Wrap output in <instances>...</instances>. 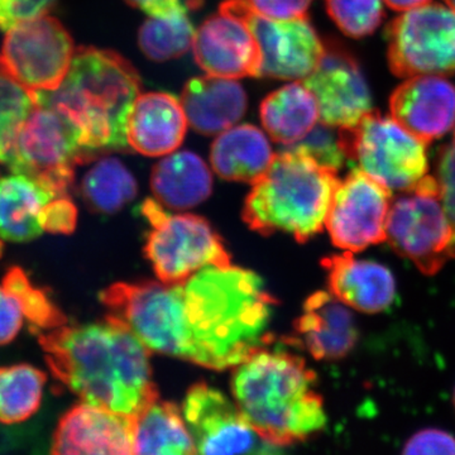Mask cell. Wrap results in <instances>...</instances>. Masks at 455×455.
Returning a JSON list of instances; mask_svg holds the SVG:
<instances>
[{"label":"cell","instance_id":"obj_1","mask_svg":"<svg viewBox=\"0 0 455 455\" xmlns=\"http://www.w3.org/2000/svg\"><path fill=\"white\" fill-rule=\"evenodd\" d=\"M100 300L151 353L215 371L268 346L276 304L256 274L232 265L209 266L178 283H114Z\"/></svg>","mask_w":455,"mask_h":455},{"label":"cell","instance_id":"obj_2","mask_svg":"<svg viewBox=\"0 0 455 455\" xmlns=\"http://www.w3.org/2000/svg\"><path fill=\"white\" fill-rule=\"evenodd\" d=\"M36 335L51 372L83 403L134 416L157 400L151 350L114 317Z\"/></svg>","mask_w":455,"mask_h":455},{"label":"cell","instance_id":"obj_3","mask_svg":"<svg viewBox=\"0 0 455 455\" xmlns=\"http://www.w3.org/2000/svg\"><path fill=\"white\" fill-rule=\"evenodd\" d=\"M32 92L38 106L53 108L74 125L90 158L130 147L127 121L140 94V77L119 53L82 47L59 88Z\"/></svg>","mask_w":455,"mask_h":455},{"label":"cell","instance_id":"obj_4","mask_svg":"<svg viewBox=\"0 0 455 455\" xmlns=\"http://www.w3.org/2000/svg\"><path fill=\"white\" fill-rule=\"evenodd\" d=\"M315 373L304 359L263 347L235 367L232 390L242 414L269 444L289 447L324 429Z\"/></svg>","mask_w":455,"mask_h":455},{"label":"cell","instance_id":"obj_5","mask_svg":"<svg viewBox=\"0 0 455 455\" xmlns=\"http://www.w3.org/2000/svg\"><path fill=\"white\" fill-rule=\"evenodd\" d=\"M339 180L296 147L274 156L245 199L243 220L260 235L286 233L309 241L325 227Z\"/></svg>","mask_w":455,"mask_h":455},{"label":"cell","instance_id":"obj_6","mask_svg":"<svg viewBox=\"0 0 455 455\" xmlns=\"http://www.w3.org/2000/svg\"><path fill=\"white\" fill-rule=\"evenodd\" d=\"M339 134L348 160L390 191L412 190L429 175L427 145L392 116L372 109Z\"/></svg>","mask_w":455,"mask_h":455},{"label":"cell","instance_id":"obj_7","mask_svg":"<svg viewBox=\"0 0 455 455\" xmlns=\"http://www.w3.org/2000/svg\"><path fill=\"white\" fill-rule=\"evenodd\" d=\"M142 212L152 227L146 256L161 283H178L209 266L232 265L220 236L204 218L169 214L155 200H146Z\"/></svg>","mask_w":455,"mask_h":455},{"label":"cell","instance_id":"obj_8","mask_svg":"<svg viewBox=\"0 0 455 455\" xmlns=\"http://www.w3.org/2000/svg\"><path fill=\"white\" fill-rule=\"evenodd\" d=\"M386 241L421 274H438L451 257L453 229L433 175L391 204Z\"/></svg>","mask_w":455,"mask_h":455},{"label":"cell","instance_id":"obj_9","mask_svg":"<svg viewBox=\"0 0 455 455\" xmlns=\"http://www.w3.org/2000/svg\"><path fill=\"white\" fill-rule=\"evenodd\" d=\"M79 136L61 113L36 106L18 133L7 161L9 170L38 180L57 196H68L75 166L89 160Z\"/></svg>","mask_w":455,"mask_h":455},{"label":"cell","instance_id":"obj_10","mask_svg":"<svg viewBox=\"0 0 455 455\" xmlns=\"http://www.w3.org/2000/svg\"><path fill=\"white\" fill-rule=\"evenodd\" d=\"M387 59L401 79L455 73V12L427 3L403 12L387 28Z\"/></svg>","mask_w":455,"mask_h":455},{"label":"cell","instance_id":"obj_11","mask_svg":"<svg viewBox=\"0 0 455 455\" xmlns=\"http://www.w3.org/2000/svg\"><path fill=\"white\" fill-rule=\"evenodd\" d=\"M220 12L242 20L253 33L262 55L259 77L302 82L319 65L324 44L309 18L272 20L254 11L248 0H224Z\"/></svg>","mask_w":455,"mask_h":455},{"label":"cell","instance_id":"obj_12","mask_svg":"<svg viewBox=\"0 0 455 455\" xmlns=\"http://www.w3.org/2000/svg\"><path fill=\"white\" fill-rule=\"evenodd\" d=\"M75 51L65 27L46 14L7 31L0 65L29 92H51L64 82Z\"/></svg>","mask_w":455,"mask_h":455},{"label":"cell","instance_id":"obj_13","mask_svg":"<svg viewBox=\"0 0 455 455\" xmlns=\"http://www.w3.org/2000/svg\"><path fill=\"white\" fill-rule=\"evenodd\" d=\"M391 191L361 169L350 171L334 194L325 227L335 247L358 253L386 241Z\"/></svg>","mask_w":455,"mask_h":455},{"label":"cell","instance_id":"obj_14","mask_svg":"<svg viewBox=\"0 0 455 455\" xmlns=\"http://www.w3.org/2000/svg\"><path fill=\"white\" fill-rule=\"evenodd\" d=\"M185 423L200 454H271L269 444L242 414L235 401L205 383L193 386L184 401Z\"/></svg>","mask_w":455,"mask_h":455},{"label":"cell","instance_id":"obj_15","mask_svg":"<svg viewBox=\"0 0 455 455\" xmlns=\"http://www.w3.org/2000/svg\"><path fill=\"white\" fill-rule=\"evenodd\" d=\"M302 83L316 99L319 121L331 127H352L372 110L370 88L357 60L339 42H324L319 65Z\"/></svg>","mask_w":455,"mask_h":455},{"label":"cell","instance_id":"obj_16","mask_svg":"<svg viewBox=\"0 0 455 455\" xmlns=\"http://www.w3.org/2000/svg\"><path fill=\"white\" fill-rule=\"evenodd\" d=\"M197 65L212 76L259 77L262 55L253 33L242 20L221 13L209 17L193 42Z\"/></svg>","mask_w":455,"mask_h":455},{"label":"cell","instance_id":"obj_17","mask_svg":"<svg viewBox=\"0 0 455 455\" xmlns=\"http://www.w3.org/2000/svg\"><path fill=\"white\" fill-rule=\"evenodd\" d=\"M390 112L403 130L429 145L453 130L455 85L438 75L409 77L392 92Z\"/></svg>","mask_w":455,"mask_h":455},{"label":"cell","instance_id":"obj_18","mask_svg":"<svg viewBox=\"0 0 455 455\" xmlns=\"http://www.w3.org/2000/svg\"><path fill=\"white\" fill-rule=\"evenodd\" d=\"M53 454H134L133 416L83 403L60 420Z\"/></svg>","mask_w":455,"mask_h":455},{"label":"cell","instance_id":"obj_19","mask_svg":"<svg viewBox=\"0 0 455 455\" xmlns=\"http://www.w3.org/2000/svg\"><path fill=\"white\" fill-rule=\"evenodd\" d=\"M328 272L329 290L338 300L359 313L379 314L396 298V281L390 269L374 260L344 252L322 262Z\"/></svg>","mask_w":455,"mask_h":455},{"label":"cell","instance_id":"obj_20","mask_svg":"<svg viewBox=\"0 0 455 455\" xmlns=\"http://www.w3.org/2000/svg\"><path fill=\"white\" fill-rule=\"evenodd\" d=\"M188 124L181 101L172 95L140 94L128 116V146L149 157L172 154L181 146Z\"/></svg>","mask_w":455,"mask_h":455},{"label":"cell","instance_id":"obj_21","mask_svg":"<svg viewBox=\"0 0 455 455\" xmlns=\"http://www.w3.org/2000/svg\"><path fill=\"white\" fill-rule=\"evenodd\" d=\"M295 329L314 358L334 361L346 357L358 340V329L349 307L331 292L313 293L304 305Z\"/></svg>","mask_w":455,"mask_h":455},{"label":"cell","instance_id":"obj_22","mask_svg":"<svg viewBox=\"0 0 455 455\" xmlns=\"http://www.w3.org/2000/svg\"><path fill=\"white\" fill-rule=\"evenodd\" d=\"M181 104L188 124L197 133L214 136L241 121L247 110V94L235 79L208 74L187 83Z\"/></svg>","mask_w":455,"mask_h":455},{"label":"cell","instance_id":"obj_23","mask_svg":"<svg viewBox=\"0 0 455 455\" xmlns=\"http://www.w3.org/2000/svg\"><path fill=\"white\" fill-rule=\"evenodd\" d=\"M59 196L38 180L23 173L0 178V238L11 242L37 238L44 233V208Z\"/></svg>","mask_w":455,"mask_h":455},{"label":"cell","instance_id":"obj_24","mask_svg":"<svg viewBox=\"0 0 455 455\" xmlns=\"http://www.w3.org/2000/svg\"><path fill=\"white\" fill-rule=\"evenodd\" d=\"M152 193L158 203L175 211H185L211 196V170L200 156L179 151L163 158L152 171Z\"/></svg>","mask_w":455,"mask_h":455},{"label":"cell","instance_id":"obj_25","mask_svg":"<svg viewBox=\"0 0 455 455\" xmlns=\"http://www.w3.org/2000/svg\"><path fill=\"white\" fill-rule=\"evenodd\" d=\"M274 156L262 131L242 124L224 131L214 140L211 163L221 179L253 184L268 169Z\"/></svg>","mask_w":455,"mask_h":455},{"label":"cell","instance_id":"obj_26","mask_svg":"<svg viewBox=\"0 0 455 455\" xmlns=\"http://www.w3.org/2000/svg\"><path fill=\"white\" fill-rule=\"evenodd\" d=\"M259 116L268 136L286 147L304 139L320 119L316 99L302 82L271 92L260 104Z\"/></svg>","mask_w":455,"mask_h":455},{"label":"cell","instance_id":"obj_27","mask_svg":"<svg viewBox=\"0 0 455 455\" xmlns=\"http://www.w3.org/2000/svg\"><path fill=\"white\" fill-rule=\"evenodd\" d=\"M134 454H196L184 415L173 403H149L133 416Z\"/></svg>","mask_w":455,"mask_h":455},{"label":"cell","instance_id":"obj_28","mask_svg":"<svg viewBox=\"0 0 455 455\" xmlns=\"http://www.w3.org/2000/svg\"><path fill=\"white\" fill-rule=\"evenodd\" d=\"M82 193L92 212L113 214L136 197L137 182L118 158L106 157L86 173Z\"/></svg>","mask_w":455,"mask_h":455},{"label":"cell","instance_id":"obj_29","mask_svg":"<svg viewBox=\"0 0 455 455\" xmlns=\"http://www.w3.org/2000/svg\"><path fill=\"white\" fill-rule=\"evenodd\" d=\"M46 374L28 364L0 367V423L18 424L40 409Z\"/></svg>","mask_w":455,"mask_h":455},{"label":"cell","instance_id":"obj_30","mask_svg":"<svg viewBox=\"0 0 455 455\" xmlns=\"http://www.w3.org/2000/svg\"><path fill=\"white\" fill-rule=\"evenodd\" d=\"M196 29L187 16V9L169 16L149 17L140 27V50L152 61L164 62L187 53L193 46Z\"/></svg>","mask_w":455,"mask_h":455},{"label":"cell","instance_id":"obj_31","mask_svg":"<svg viewBox=\"0 0 455 455\" xmlns=\"http://www.w3.org/2000/svg\"><path fill=\"white\" fill-rule=\"evenodd\" d=\"M36 106L33 92L0 65V164H7L18 133Z\"/></svg>","mask_w":455,"mask_h":455},{"label":"cell","instance_id":"obj_32","mask_svg":"<svg viewBox=\"0 0 455 455\" xmlns=\"http://www.w3.org/2000/svg\"><path fill=\"white\" fill-rule=\"evenodd\" d=\"M3 284L16 292L22 301L26 319L31 324L33 333L51 331L68 323L64 314L51 301L47 293L33 286L22 268L9 269L3 278Z\"/></svg>","mask_w":455,"mask_h":455},{"label":"cell","instance_id":"obj_33","mask_svg":"<svg viewBox=\"0 0 455 455\" xmlns=\"http://www.w3.org/2000/svg\"><path fill=\"white\" fill-rule=\"evenodd\" d=\"M326 12L350 38L372 35L385 17L382 0H324Z\"/></svg>","mask_w":455,"mask_h":455},{"label":"cell","instance_id":"obj_34","mask_svg":"<svg viewBox=\"0 0 455 455\" xmlns=\"http://www.w3.org/2000/svg\"><path fill=\"white\" fill-rule=\"evenodd\" d=\"M292 147L301 149L305 154L313 157L316 163L328 167V169L337 171V172L348 160L346 151H344L343 143H341L339 128L331 127V125L320 121L304 139L299 140Z\"/></svg>","mask_w":455,"mask_h":455},{"label":"cell","instance_id":"obj_35","mask_svg":"<svg viewBox=\"0 0 455 455\" xmlns=\"http://www.w3.org/2000/svg\"><path fill=\"white\" fill-rule=\"evenodd\" d=\"M438 185L439 196L453 229L451 257L455 259V132L453 139L440 149L434 173Z\"/></svg>","mask_w":455,"mask_h":455},{"label":"cell","instance_id":"obj_36","mask_svg":"<svg viewBox=\"0 0 455 455\" xmlns=\"http://www.w3.org/2000/svg\"><path fill=\"white\" fill-rule=\"evenodd\" d=\"M57 0H0V29L9 31L27 20L46 16Z\"/></svg>","mask_w":455,"mask_h":455},{"label":"cell","instance_id":"obj_37","mask_svg":"<svg viewBox=\"0 0 455 455\" xmlns=\"http://www.w3.org/2000/svg\"><path fill=\"white\" fill-rule=\"evenodd\" d=\"M25 319V307L17 293L0 284V346L17 337Z\"/></svg>","mask_w":455,"mask_h":455},{"label":"cell","instance_id":"obj_38","mask_svg":"<svg viewBox=\"0 0 455 455\" xmlns=\"http://www.w3.org/2000/svg\"><path fill=\"white\" fill-rule=\"evenodd\" d=\"M77 221V209L70 196H59L47 204L42 214L44 232L70 235Z\"/></svg>","mask_w":455,"mask_h":455},{"label":"cell","instance_id":"obj_39","mask_svg":"<svg viewBox=\"0 0 455 455\" xmlns=\"http://www.w3.org/2000/svg\"><path fill=\"white\" fill-rule=\"evenodd\" d=\"M403 454H455V438L448 431L423 429L405 443Z\"/></svg>","mask_w":455,"mask_h":455},{"label":"cell","instance_id":"obj_40","mask_svg":"<svg viewBox=\"0 0 455 455\" xmlns=\"http://www.w3.org/2000/svg\"><path fill=\"white\" fill-rule=\"evenodd\" d=\"M313 0H248L251 7L272 20H289L307 17Z\"/></svg>","mask_w":455,"mask_h":455},{"label":"cell","instance_id":"obj_41","mask_svg":"<svg viewBox=\"0 0 455 455\" xmlns=\"http://www.w3.org/2000/svg\"><path fill=\"white\" fill-rule=\"evenodd\" d=\"M125 2L131 7L145 12L149 17L169 16L171 13L185 9L180 0H125Z\"/></svg>","mask_w":455,"mask_h":455},{"label":"cell","instance_id":"obj_42","mask_svg":"<svg viewBox=\"0 0 455 455\" xmlns=\"http://www.w3.org/2000/svg\"><path fill=\"white\" fill-rule=\"evenodd\" d=\"M385 3L394 11L407 12L410 9L427 4V3H430V0H385Z\"/></svg>","mask_w":455,"mask_h":455},{"label":"cell","instance_id":"obj_43","mask_svg":"<svg viewBox=\"0 0 455 455\" xmlns=\"http://www.w3.org/2000/svg\"><path fill=\"white\" fill-rule=\"evenodd\" d=\"M445 4L455 12V0H444Z\"/></svg>","mask_w":455,"mask_h":455},{"label":"cell","instance_id":"obj_44","mask_svg":"<svg viewBox=\"0 0 455 455\" xmlns=\"http://www.w3.org/2000/svg\"><path fill=\"white\" fill-rule=\"evenodd\" d=\"M2 252H3V243H2V241H0V256H2Z\"/></svg>","mask_w":455,"mask_h":455},{"label":"cell","instance_id":"obj_45","mask_svg":"<svg viewBox=\"0 0 455 455\" xmlns=\"http://www.w3.org/2000/svg\"><path fill=\"white\" fill-rule=\"evenodd\" d=\"M454 406H455V391H454Z\"/></svg>","mask_w":455,"mask_h":455}]
</instances>
